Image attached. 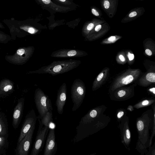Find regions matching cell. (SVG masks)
<instances>
[{"instance_id": "22", "label": "cell", "mask_w": 155, "mask_h": 155, "mask_svg": "<svg viewBox=\"0 0 155 155\" xmlns=\"http://www.w3.org/2000/svg\"><path fill=\"white\" fill-rule=\"evenodd\" d=\"M94 25L92 23H90L88 25L87 27V30L90 31L94 27Z\"/></svg>"}, {"instance_id": "27", "label": "cell", "mask_w": 155, "mask_h": 155, "mask_svg": "<svg viewBox=\"0 0 155 155\" xmlns=\"http://www.w3.org/2000/svg\"><path fill=\"white\" fill-rule=\"evenodd\" d=\"M5 139L3 137H0V146H2L4 143Z\"/></svg>"}, {"instance_id": "24", "label": "cell", "mask_w": 155, "mask_h": 155, "mask_svg": "<svg viewBox=\"0 0 155 155\" xmlns=\"http://www.w3.org/2000/svg\"><path fill=\"white\" fill-rule=\"evenodd\" d=\"M91 11L92 13L94 15L96 16H98L99 15V14L98 12L94 9H92Z\"/></svg>"}, {"instance_id": "19", "label": "cell", "mask_w": 155, "mask_h": 155, "mask_svg": "<svg viewBox=\"0 0 155 155\" xmlns=\"http://www.w3.org/2000/svg\"><path fill=\"white\" fill-rule=\"evenodd\" d=\"M97 114V112L95 110H93L91 111L89 113V115L92 118L95 117Z\"/></svg>"}, {"instance_id": "26", "label": "cell", "mask_w": 155, "mask_h": 155, "mask_svg": "<svg viewBox=\"0 0 155 155\" xmlns=\"http://www.w3.org/2000/svg\"><path fill=\"white\" fill-rule=\"evenodd\" d=\"M126 137L127 139H130V132L128 129H127L126 131Z\"/></svg>"}, {"instance_id": "9", "label": "cell", "mask_w": 155, "mask_h": 155, "mask_svg": "<svg viewBox=\"0 0 155 155\" xmlns=\"http://www.w3.org/2000/svg\"><path fill=\"white\" fill-rule=\"evenodd\" d=\"M67 99V85L64 83L59 88L57 95L56 105L58 113L62 114Z\"/></svg>"}, {"instance_id": "31", "label": "cell", "mask_w": 155, "mask_h": 155, "mask_svg": "<svg viewBox=\"0 0 155 155\" xmlns=\"http://www.w3.org/2000/svg\"><path fill=\"white\" fill-rule=\"evenodd\" d=\"M101 28V25H97L95 29V31H99Z\"/></svg>"}, {"instance_id": "6", "label": "cell", "mask_w": 155, "mask_h": 155, "mask_svg": "<svg viewBox=\"0 0 155 155\" xmlns=\"http://www.w3.org/2000/svg\"><path fill=\"white\" fill-rule=\"evenodd\" d=\"M37 119V117L34 110L32 109L26 116L18 140V144L25 137L31 127L35 125Z\"/></svg>"}, {"instance_id": "36", "label": "cell", "mask_w": 155, "mask_h": 155, "mask_svg": "<svg viewBox=\"0 0 155 155\" xmlns=\"http://www.w3.org/2000/svg\"><path fill=\"white\" fill-rule=\"evenodd\" d=\"M150 91L153 92V94H155V88H154L150 89Z\"/></svg>"}, {"instance_id": "10", "label": "cell", "mask_w": 155, "mask_h": 155, "mask_svg": "<svg viewBox=\"0 0 155 155\" xmlns=\"http://www.w3.org/2000/svg\"><path fill=\"white\" fill-rule=\"evenodd\" d=\"M24 102V98L19 99L14 109L12 116V125L15 128L18 127L22 118Z\"/></svg>"}, {"instance_id": "39", "label": "cell", "mask_w": 155, "mask_h": 155, "mask_svg": "<svg viewBox=\"0 0 155 155\" xmlns=\"http://www.w3.org/2000/svg\"></svg>"}, {"instance_id": "1", "label": "cell", "mask_w": 155, "mask_h": 155, "mask_svg": "<svg viewBox=\"0 0 155 155\" xmlns=\"http://www.w3.org/2000/svg\"><path fill=\"white\" fill-rule=\"evenodd\" d=\"M81 63L80 61L72 59L54 61L48 65L35 71H29L27 74H48L54 76L68 72L77 67Z\"/></svg>"}, {"instance_id": "3", "label": "cell", "mask_w": 155, "mask_h": 155, "mask_svg": "<svg viewBox=\"0 0 155 155\" xmlns=\"http://www.w3.org/2000/svg\"><path fill=\"white\" fill-rule=\"evenodd\" d=\"M86 88L84 83L80 79H75L71 87V97L73 104V111L77 110L82 104L85 96Z\"/></svg>"}, {"instance_id": "14", "label": "cell", "mask_w": 155, "mask_h": 155, "mask_svg": "<svg viewBox=\"0 0 155 155\" xmlns=\"http://www.w3.org/2000/svg\"><path fill=\"white\" fill-rule=\"evenodd\" d=\"M7 127V120L4 113L0 112V134H5Z\"/></svg>"}, {"instance_id": "33", "label": "cell", "mask_w": 155, "mask_h": 155, "mask_svg": "<svg viewBox=\"0 0 155 155\" xmlns=\"http://www.w3.org/2000/svg\"><path fill=\"white\" fill-rule=\"evenodd\" d=\"M149 101L147 100H146L143 101L142 103V104L143 105H146L149 104Z\"/></svg>"}, {"instance_id": "30", "label": "cell", "mask_w": 155, "mask_h": 155, "mask_svg": "<svg viewBox=\"0 0 155 155\" xmlns=\"http://www.w3.org/2000/svg\"><path fill=\"white\" fill-rule=\"evenodd\" d=\"M124 114V112L123 111H120L118 112L117 114V117L118 118H120Z\"/></svg>"}, {"instance_id": "32", "label": "cell", "mask_w": 155, "mask_h": 155, "mask_svg": "<svg viewBox=\"0 0 155 155\" xmlns=\"http://www.w3.org/2000/svg\"><path fill=\"white\" fill-rule=\"evenodd\" d=\"M41 1L43 2L46 4H48L50 3L51 1L50 0H42Z\"/></svg>"}, {"instance_id": "28", "label": "cell", "mask_w": 155, "mask_h": 155, "mask_svg": "<svg viewBox=\"0 0 155 155\" xmlns=\"http://www.w3.org/2000/svg\"><path fill=\"white\" fill-rule=\"evenodd\" d=\"M137 15V13L136 12H133L130 13L129 15V16L130 17H132L136 16Z\"/></svg>"}, {"instance_id": "8", "label": "cell", "mask_w": 155, "mask_h": 155, "mask_svg": "<svg viewBox=\"0 0 155 155\" xmlns=\"http://www.w3.org/2000/svg\"><path fill=\"white\" fill-rule=\"evenodd\" d=\"M35 127V125L31 127L25 137L18 144L17 148L18 155H28Z\"/></svg>"}, {"instance_id": "15", "label": "cell", "mask_w": 155, "mask_h": 155, "mask_svg": "<svg viewBox=\"0 0 155 155\" xmlns=\"http://www.w3.org/2000/svg\"><path fill=\"white\" fill-rule=\"evenodd\" d=\"M52 111L47 112L41 120L44 126L49 127L50 123L52 120Z\"/></svg>"}, {"instance_id": "7", "label": "cell", "mask_w": 155, "mask_h": 155, "mask_svg": "<svg viewBox=\"0 0 155 155\" xmlns=\"http://www.w3.org/2000/svg\"><path fill=\"white\" fill-rule=\"evenodd\" d=\"M57 150L54 129H50L46 140L43 155H55Z\"/></svg>"}, {"instance_id": "20", "label": "cell", "mask_w": 155, "mask_h": 155, "mask_svg": "<svg viewBox=\"0 0 155 155\" xmlns=\"http://www.w3.org/2000/svg\"><path fill=\"white\" fill-rule=\"evenodd\" d=\"M126 94L125 91L123 90H121L119 91L118 92V94L119 97H122L124 96Z\"/></svg>"}, {"instance_id": "21", "label": "cell", "mask_w": 155, "mask_h": 155, "mask_svg": "<svg viewBox=\"0 0 155 155\" xmlns=\"http://www.w3.org/2000/svg\"><path fill=\"white\" fill-rule=\"evenodd\" d=\"M104 5L105 8H108L110 6V3L108 1H105L104 2Z\"/></svg>"}, {"instance_id": "18", "label": "cell", "mask_w": 155, "mask_h": 155, "mask_svg": "<svg viewBox=\"0 0 155 155\" xmlns=\"http://www.w3.org/2000/svg\"><path fill=\"white\" fill-rule=\"evenodd\" d=\"M137 128L139 131H141L143 129L144 124L143 122L141 120H139L137 124Z\"/></svg>"}, {"instance_id": "5", "label": "cell", "mask_w": 155, "mask_h": 155, "mask_svg": "<svg viewBox=\"0 0 155 155\" xmlns=\"http://www.w3.org/2000/svg\"><path fill=\"white\" fill-rule=\"evenodd\" d=\"M39 127L30 155H38L44 146L49 130V127L44 126L39 116L37 117Z\"/></svg>"}, {"instance_id": "2", "label": "cell", "mask_w": 155, "mask_h": 155, "mask_svg": "<svg viewBox=\"0 0 155 155\" xmlns=\"http://www.w3.org/2000/svg\"><path fill=\"white\" fill-rule=\"evenodd\" d=\"M34 100L38 115L41 120L45 115L53 109L51 101L48 96L39 88L35 90Z\"/></svg>"}, {"instance_id": "17", "label": "cell", "mask_w": 155, "mask_h": 155, "mask_svg": "<svg viewBox=\"0 0 155 155\" xmlns=\"http://www.w3.org/2000/svg\"><path fill=\"white\" fill-rule=\"evenodd\" d=\"M146 80L150 82L154 83L155 81V74L150 72L147 74L145 76Z\"/></svg>"}, {"instance_id": "16", "label": "cell", "mask_w": 155, "mask_h": 155, "mask_svg": "<svg viewBox=\"0 0 155 155\" xmlns=\"http://www.w3.org/2000/svg\"><path fill=\"white\" fill-rule=\"evenodd\" d=\"M19 28L20 29L26 31L31 34H34L36 32L35 29L32 27L26 26H24L23 25H22L20 24Z\"/></svg>"}, {"instance_id": "35", "label": "cell", "mask_w": 155, "mask_h": 155, "mask_svg": "<svg viewBox=\"0 0 155 155\" xmlns=\"http://www.w3.org/2000/svg\"><path fill=\"white\" fill-rule=\"evenodd\" d=\"M119 58L122 61H125V58L122 55H120L119 56Z\"/></svg>"}, {"instance_id": "25", "label": "cell", "mask_w": 155, "mask_h": 155, "mask_svg": "<svg viewBox=\"0 0 155 155\" xmlns=\"http://www.w3.org/2000/svg\"><path fill=\"white\" fill-rule=\"evenodd\" d=\"M128 58L129 60L130 61H131L133 60L134 58V54H130L129 52L128 55Z\"/></svg>"}, {"instance_id": "23", "label": "cell", "mask_w": 155, "mask_h": 155, "mask_svg": "<svg viewBox=\"0 0 155 155\" xmlns=\"http://www.w3.org/2000/svg\"><path fill=\"white\" fill-rule=\"evenodd\" d=\"M104 76V74L103 73H100L97 76V81H100L103 78Z\"/></svg>"}, {"instance_id": "11", "label": "cell", "mask_w": 155, "mask_h": 155, "mask_svg": "<svg viewBox=\"0 0 155 155\" xmlns=\"http://www.w3.org/2000/svg\"><path fill=\"white\" fill-rule=\"evenodd\" d=\"M138 76L136 73L133 72L122 75L115 81L113 85L112 90L114 91L118 87L130 84L136 79Z\"/></svg>"}, {"instance_id": "4", "label": "cell", "mask_w": 155, "mask_h": 155, "mask_svg": "<svg viewBox=\"0 0 155 155\" xmlns=\"http://www.w3.org/2000/svg\"><path fill=\"white\" fill-rule=\"evenodd\" d=\"M34 50V47L31 46L21 47L18 49L14 54L6 55L5 59L13 64L23 65L31 57Z\"/></svg>"}, {"instance_id": "38", "label": "cell", "mask_w": 155, "mask_h": 155, "mask_svg": "<svg viewBox=\"0 0 155 155\" xmlns=\"http://www.w3.org/2000/svg\"><path fill=\"white\" fill-rule=\"evenodd\" d=\"M58 1L62 2H64L66 1L65 0H58Z\"/></svg>"}, {"instance_id": "12", "label": "cell", "mask_w": 155, "mask_h": 155, "mask_svg": "<svg viewBox=\"0 0 155 155\" xmlns=\"http://www.w3.org/2000/svg\"><path fill=\"white\" fill-rule=\"evenodd\" d=\"M81 54L80 50L61 49L52 53L51 56L55 57H80Z\"/></svg>"}, {"instance_id": "13", "label": "cell", "mask_w": 155, "mask_h": 155, "mask_svg": "<svg viewBox=\"0 0 155 155\" xmlns=\"http://www.w3.org/2000/svg\"><path fill=\"white\" fill-rule=\"evenodd\" d=\"M14 88L13 83L10 80L4 79L0 82V91L5 95L12 92Z\"/></svg>"}, {"instance_id": "34", "label": "cell", "mask_w": 155, "mask_h": 155, "mask_svg": "<svg viewBox=\"0 0 155 155\" xmlns=\"http://www.w3.org/2000/svg\"><path fill=\"white\" fill-rule=\"evenodd\" d=\"M115 37L114 36H111L110 37L108 40L109 41H113L115 40Z\"/></svg>"}, {"instance_id": "37", "label": "cell", "mask_w": 155, "mask_h": 155, "mask_svg": "<svg viewBox=\"0 0 155 155\" xmlns=\"http://www.w3.org/2000/svg\"><path fill=\"white\" fill-rule=\"evenodd\" d=\"M5 95L3 94L1 91H0V97L2 96H5Z\"/></svg>"}, {"instance_id": "29", "label": "cell", "mask_w": 155, "mask_h": 155, "mask_svg": "<svg viewBox=\"0 0 155 155\" xmlns=\"http://www.w3.org/2000/svg\"><path fill=\"white\" fill-rule=\"evenodd\" d=\"M145 52H146V53L147 55H149V56L151 55L152 54L151 51L150 50L148 49H146L145 50Z\"/></svg>"}]
</instances>
